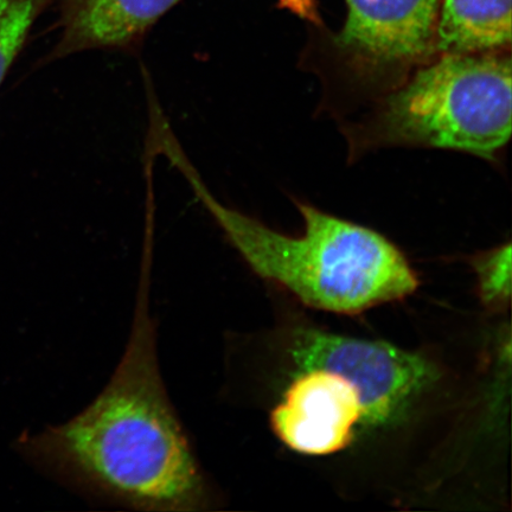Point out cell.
<instances>
[{
	"label": "cell",
	"instance_id": "cell-1",
	"mask_svg": "<svg viewBox=\"0 0 512 512\" xmlns=\"http://www.w3.org/2000/svg\"><path fill=\"white\" fill-rule=\"evenodd\" d=\"M145 297L104 392L66 424L23 433L12 448L42 470L68 473L133 508L207 509L206 480L160 379Z\"/></svg>",
	"mask_w": 512,
	"mask_h": 512
},
{
	"label": "cell",
	"instance_id": "cell-2",
	"mask_svg": "<svg viewBox=\"0 0 512 512\" xmlns=\"http://www.w3.org/2000/svg\"><path fill=\"white\" fill-rule=\"evenodd\" d=\"M156 143L253 272L304 304L356 315L405 299L418 288L405 255L375 230L296 202L305 223L303 235L275 232L217 200L169 130Z\"/></svg>",
	"mask_w": 512,
	"mask_h": 512
},
{
	"label": "cell",
	"instance_id": "cell-3",
	"mask_svg": "<svg viewBox=\"0 0 512 512\" xmlns=\"http://www.w3.org/2000/svg\"><path fill=\"white\" fill-rule=\"evenodd\" d=\"M511 59L443 54L383 100L355 136L364 147L422 146L494 159L511 136Z\"/></svg>",
	"mask_w": 512,
	"mask_h": 512
},
{
	"label": "cell",
	"instance_id": "cell-4",
	"mask_svg": "<svg viewBox=\"0 0 512 512\" xmlns=\"http://www.w3.org/2000/svg\"><path fill=\"white\" fill-rule=\"evenodd\" d=\"M291 354L302 370L324 368L347 377L360 390L364 425L398 420L437 379L432 364L414 352L317 330L298 331Z\"/></svg>",
	"mask_w": 512,
	"mask_h": 512
},
{
	"label": "cell",
	"instance_id": "cell-5",
	"mask_svg": "<svg viewBox=\"0 0 512 512\" xmlns=\"http://www.w3.org/2000/svg\"><path fill=\"white\" fill-rule=\"evenodd\" d=\"M337 43L352 69L370 76L399 74L434 53L441 0H345Z\"/></svg>",
	"mask_w": 512,
	"mask_h": 512
},
{
	"label": "cell",
	"instance_id": "cell-6",
	"mask_svg": "<svg viewBox=\"0 0 512 512\" xmlns=\"http://www.w3.org/2000/svg\"><path fill=\"white\" fill-rule=\"evenodd\" d=\"M366 413L360 390L337 371H300L271 413L278 439L305 456H329L351 444Z\"/></svg>",
	"mask_w": 512,
	"mask_h": 512
},
{
	"label": "cell",
	"instance_id": "cell-7",
	"mask_svg": "<svg viewBox=\"0 0 512 512\" xmlns=\"http://www.w3.org/2000/svg\"><path fill=\"white\" fill-rule=\"evenodd\" d=\"M181 0H70L63 32L50 60L92 49H118L137 42Z\"/></svg>",
	"mask_w": 512,
	"mask_h": 512
},
{
	"label": "cell",
	"instance_id": "cell-8",
	"mask_svg": "<svg viewBox=\"0 0 512 512\" xmlns=\"http://www.w3.org/2000/svg\"><path fill=\"white\" fill-rule=\"evenodd\" d=\"M512 0H441L435 54L496 53L511 44Z\"/></svg>",
	"mask_w": 512,
	"mask_h": 512
},
{
	"label": "cell",
	"instance_id": "cell-9",
	"mask_svg": "<svg viewBox=\"0 0 512 512\" xmlns=\"http://www.w3.org/2000/svg\"><path fill=\"white\" fill-rule=\"evenodd\" d=\"M44 0H0V87L24 47Z\"/></svg>",
	"mask_w": 512,
	"mask_h": 512
},
{
	"label": "cell",
	"instance_id": "cell-10",
	"mask_svg": "<svg viewBox=\"0 0 512 512\" xmlns=\"http://www.w3.org/2000/svg\"><path fill=\"white\" fill-rule=\"evenodd\" d=\"M483 303L502 309L511 298V243L491 249L473 259Z\"/></svg>",
	"mask_w": 512,
	"mask_h": 512
},
{
	"label": "cell",
	"instance_id": "cell-11",
	"mask_svg": "<svg viewBox=\"0 0 512 512\" xmlns=\"http://www.w3.org/2000/svg\"><path fill=\"white\" fill-rule=\"evenodd\" d=\"M284 9L313 23H319L316 0H278Z\"/></svg>",
	"mask_w": 512,
	"mask_h": 512
}]
</instances>
